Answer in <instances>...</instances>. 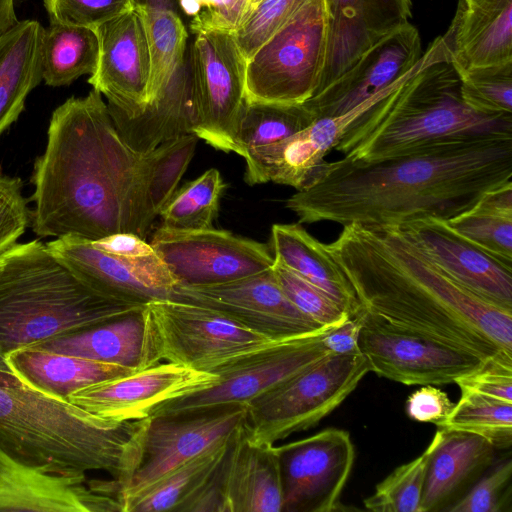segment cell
I'll use <instances>...</instances> for the list:
<instances>
[{"mask_svg": "<svg viewBox=\"0 0 512 512\" xmlns=\"http://www.w3.org/2000/svg\"><path fill=\"white\" fill-rule=\"evenodd\" d=\"M512 180V133L435 140L377 161L326 162L286 200L299 223L400 225L450 219Z\"/></svg>", "mask_w": 512, "mask_h": 512, "instance_id": "1", "label": "cell"}, {"mask_svg": "<svg viewBox=\"0 0 512 512\" xmlns=\"http://www.w3.org/2000/svg\"><path fill=\"white\" fill-rule=\"evenodd\" d=\"M327 246L363 310L489 360L512 358V311L445 274L398 225L350 223Z\"/></svg>", "mask_w": 512, "mask_h": 512, "instance_id": "2", "label": "cell"}, {"mask_svg": "<svg viewBox=\"0 0 512 512\" xmlns=\"http://www.w3.org/2000/svg\"><path fill=\"white\" fill-rule=\"evenodd\" d=\"M142 169L143 155L122 139L100 92L67 99L53 111L34 163V233L90 241L119 232L140 237Z\"/></svg>", "mask_w": 512, "mask_h": 512, "instance_id": "3", "label": "cell"}, {"mask_svg": "<svg viewBox=\"0 0 512 512\" xmlns=\"http://www.w3.org/2000/svg\"><path fill=\"white\" fill-rule=\"evenodd\" d=\"M145 424L101 418L25 384L0 387V445L49 473L103 470L118 488L135 468Z\"/></svg>", "mask_w": 512, "mask_h": 512, "instance_id": "4", "label": "cell"}, {"mask_svg": "<svg viewBox=\"0 0 512 512\" xmlns=\"http://www.w3.org/2000/svg\"><path fill=\"white\" fill-rule=\"evenodd\" d=\"M503 132L512 133V115L484 114L464 103L459 73L439 36L419 69L360 116L334 149L351 160L377 161L443 138Z\"/></svg>", "mask_w": 512, "mask_h": 512, "instance_id": "5", "label": "cell"}, {"mask_svg": "<svg viewBox=\"0 0 512 512\" xmlns=\"http://www.w3.org/2000/svg\"><path fill=\"white\" fill-rule=\"evenodd\" d=\"M0 354L83 330L144 306L92 290L38 240L1 255Z\"/></svg>", "mask_w": 512, "mask_h": 512, "instance_id": "6", "label": "cell"}, {"mask_svg": "<svg viewBox=\"0 0 512 512\" xmlns=\"http://www.w3.org/2000/svg\"><path fill=\"white\" fill-rule=\"evenodd\" d=\"M142 369L162 360L214 373L273 341L205 306L172 299L154 300L143 309Z\"/></svg>", "mask_w": 512, "mask_h": 512, "instance_id": "7", "label": "cell"}, {"mask_svg": "<svg viewBox=\"0 0 512 512\" xmlns=\"http://www.w3.org/2000/svg\"><path fill=\"white\" fill-rule=\"evenodd\" d=\"M370 372L361 353L328 354L246 403L244 428L254 443L273 444L335 410Z\"/></svg>", "mask_w": 512, "mask_h": 512, "instance_id": "8", "label": "cell"}, {"mask_svg": "<svg viewBox=\"0 0 512 512\" xmlns=\"http://www.w3.org/2000/svg\"><path fill=\"white\" fill-rule=\"evenodd\" d=\"M325 53V0H309L246 60L245 101L306 102L318 88Z\"/></svg>", "mask_w": 512, "mask_h": 512, "instance_id": "9", "label": "cell"}, {"mask_svg": "<svg viewBox=\"0 0 512 512\" xmlns=\"http://www.w3.org/2000/svg\"><path fill=\"white\" fill-rule=\"evenodd\" d=\"M246 403H230L146 418L135 468L117 489L123 505L164 476L229 438L244 423Z\"/></svg>", "mask_w": 512, "mask_h": 512, "instance_id": "10", "label": "cell"}, {"mask_svg": "<svg viewBox=\"0 0 512 512\" xmlns=\"http://www.w3.org/2000/svg\"><path fill=\"white\" fill-rule=\"evenodd\" d=\"M358 346L370 371L404 385H444L475 372L489 359L361 312Z\"/></svg>", "mask_w": 512, "mask_h": 512, "instance_id": "11", "label": "cell"}, {"mask_svg": "<svg viewBox=\"0 0 512 512\" xmlns=\"http://www.w3.org/2000/svg\"><path fill=\"white\" fill-rule=\"evenodd\" d=\"M187 56L197 112L194 133L217 150L235 152L246 60L234 35L218 30L195 33Z\"/></svg>", "mask_w": 512, "mask_h": 512, "instance_id": "12", "label": "cell"}, {"mask_svg": "<svg viewBox=\"0 0 512 512\" xmlns=\"http://www.w3.org/2000/svg\"><path fill=\"white\" fill-rule=\"evenodd\" d=\"M150 244L176 286L224 284L274 265L273 255L265 244L215 228L174 231L159 227Z\"/></svg>", "mask_w": 512, "mask_h": 512, "instance_id": "13", "label": "cell"}, {"mask_svg": "<svg viewBox=\"0 0 512 512\" xmlns=\"http://www.w3.org/2000/svg\"><path fill=\"white\" fill-rule=\"evenodd\" d=\"M282 505L276 446L252 442L243 423L209 479L180 512H282Z\"/></svg>", "mask_w": 512, "mask_h": 512, "instance_id": "14", "label": "cell"}, {"mask_svg": "<svg viewBox=\"0 0 512 512\" xmlns=\"http://www.w3.org/2000/svg\"><path fill=\"white\" fill-rule=\"evenodd\" d=\"M170 299L213 309L273 341L321 333L324 327L299 311L266 271L210 286H175Z\"/></svg>", "mask_w": 512, "mask_h": 512, "instance_id": "15", "label": "cell"}, {"mask_svg": "<svg viewBox=\"0 0 512 512\" xmlns=\"http://www.w3.org/2000/svg\"><path fill=\"white\" fill-rule=\"evenodd\" d=\"M282 485V512H331L350 476L355 450L350 434L327 428L276 446Z\"/></svg>", "mask_w": 512, "mask_h": 512, "instance_id": "16", "label": "cell"}, {"mask_svg": "<svg viewBox=\"0 0 512 512\" xmlns=\"http://www.w3.org/2000/svg\"><path fill=\"white\" fill-rule=\"evenodd\" d=\"M325 331L274 342L234 360L214 372L219 376L214 385L161 404L152 415L247 403L330 354L321 342Z\"/></svg>", "mask_w": 512, "mask_h": 512, "instance_id": "17", "label": "cell"}, {"mask_svg": "<svg viewBox=\"0 0 512 512\" xmlns=\"http://www.w3.org/2000/svg\"><path fill=\"white\" fill-rule=\"evenodd\" d=\"M218 380L215 373L160 362L81 388L66 400L101 418L135 421L150 417L161 404L207 389Z\"/></svg>", "mask_w": 512, "mask_h": 512, "instance_id": "18", "label": "cell"}, {"mask_svg": "<svg viewBox=\"0 0 512 512\" xmlns=\"http://www.w3.org/2000/svg\"><path fill=\"white\" fill-rule=\"evenodd\" d=\"M417 64L394 83L377 92L348 112L317 118L312 124L287 139L254 149L245 156V181L249 185L274 182L300 190L325 161V155L339 142L347 129L377 102L392 93L423 64Z\"/></svg>", "mask_w": 512, "mask_h": 512, "instance_id": "19", "label": "cell"}, {"mask_svg": "<svg viewBox=\"0 0 512 512\" xmlns=\"http://www.w3.org/2000/svg\"><path fill=\"white\" fill-rule=\"evenodd\" d=\"M49 251L82 282L111 300L144 306L170 299L176 281L155 253L138 259H122L96 248L90 240L75 236L46 243Z\"/></svg>", "mask_w": 512, "mask_h": 512, "instance_id": "20", "label": "cell"}, {"mask_svg": "<svg viewBox=\"0 0 512 512\" xmlns=\"http://www.w3.org/2000/svg\"><path fill=\"white\" fill-rule=\"evenodd\" d=\"M99 58L88 83L108 100V109L125 118L148 105L151 61L144 25L133 8L96 28Z\"/></svg>", "mask_w": 512, "mask_h": 512, "instance_id": "21", "label": "cell"}, {"mask_svg": "<svg viewBox=\"0 0 512 512\" xmlns=\"http://www.w3.org/2000/svg\"><path fill=\"white\" fill-rule=\"evenodd\" d=\"M445 274L487 300L512 311V267L453 230L445 219L422 217L398 225Z\"/></svg>", "mask_w": 512, "mask_h": 512, "instance_id": "22", "label": "cell"}, {"mask_svg": "<svg viewBox=\"0 0 512 512\" xmlns=\"http://www.w3.org/2000/svg\"><path fill=\"white\" fill-rule=\"evenodd\" d=\"M422 54L419 32L408 22L365 51L304 104L316 119L344 114L404 76Z\"/></svg>", "mask_w": 512, "mask_h": 512, "instance_id": "23", "label": "cell"}, {"mask_svg": "<svg viewBox=\"0 0 512 512\" xmlns=\"http://www.w3.org/2000/svg\"><path fill=\"white\" fill-rule=\"evenodd\" d=\"M411 0H325L326 53L314 94L385 36L408 23Z\"/></svg>", "mask_w": 512, "mask_h": 512, "instance_id": "24", "label": "cell"}, {"mask_svg": "<svg viewBox=\"0 0 512 512\" xmlns=\"http://www.w3.org/2000/svg\"><path fill=\"white\" fill-rule=\"evenodd\" d=\"M122 512L117 498L86 484V475H61L28 465L0 445V512Z\"/></svg>", "mask_w": 512, "mask_h": 512, "instance_id": "25", "label": "cell"}, {"mask_svg": "<svg viewBox=\"0 0 512 512\" xmlns=\"http://www.w3.org/2000/svg\"><path fill=\"white\" fill-rule=\"evenodd\" d=\"M428 456L420 512L447 511L494 461V446L483 437L438 427Z\"/></svg>", "mask_w": 512, "mask_h": 512, "instance_id": "26", "label": "cell"}, {"mask_svg": "<svg viewBox=\"0 0 512 512\" xmlns=\"http://www.w3.org/2000/svg\"><path fill=\"white\" fill-rule=\"evenodd\" d=\"M458 73L512 61V0H459L441 35Z\"/></svg>", "mask_w": 512, "mask_h": 512, "instance_id": "27", "label": "cell"}, {"mask_svg": "<svg viewBox=\"0 0 512 512\" xmlns=\"http://www.w3.org/2000/svg\"><path fill=\"white\" fill-rule=\"evenodd\" d=\"M270 251L274 262L292 270L331 297L350 317L363 308L333 259L327 244L314 238L301 223L274 224Z\"/></svg>", "mask_w": 512, "mask_h": 512, "instance_id": "28", "label": "cell"}, {"mask_svg": "<svg viewBox=\"0 0 512 512\" xmlns=\"http://www.w3.org/2000/svg\"><path fill=\"white\" fill-rule=\"evenodd\" d=\"M43 26L18 21L0 34V135L24 109L27 96L42 79Z\"/></svg>", "mask_w": 512, "mask_h": 512, "instance_id": "29", "label": "cell"}, {"mask_svg": "<svg viewBox=\"0 0 512 512\" xmlns=\"http://www.w3.org/2000/svg\"><path fill=\"white\" fill-rule=\"evenodd\" d=\"M143 309L30 348L140 370L145 329Z\"/></svg>", "mask_w": 512, "mask_h": 512, "instance_id": "30", "label": "cell"}, {"mask_svg": "<svg viewBox=\"0 0 512 512\" xmlns=\"http://www.w3.org/2000/svg\"><path fill=\"white\" fill-rule=\"evenodd\" d=\"M6 358L25 385L62 399L91 384L137 371L30 347L15 350Z\"/></svg>", "mask_w": 512, "mask_h": 512, "instance_id": "31", "label": "cell"}, {"mask_svg": "<svg viewBox=\"0 0 512 512\" xmlns=\"http://www.w3.org/2000/svg\"><path fill=\"white\" fill-rule=\"evenodd\" d=\"M195 133L165 141L143 155L140 237L145 239L155 218L177 189L198 143Z\"/></svg>", "mask_w": 512, "mask_h": 512, "instance_id": "32", "label": "cell"}, {"mask_svg": "<svg viewBox=\"0 0 512 512\" xmlns=\"http://www.w3.org/2000/svg\"><path fill=\"white\" fill-rule=\"evenodd\" d=\"M98 58L96 29L57 22L44 28L41 64L46 85L67 86L83 75H92Z\"/></svg>", "mask_w": 512, "mask_h": 512, "instance_id": "33", "label": "cell"}, {"mask_svg": "<svg viewBox=\"0 0 512 512\" xmlns=\"http://www.w3.org/2000/svg\"><path fill=\"white\" fill-rule=\"evenodd\" d=\"M148 42L151 74L148 105L165 91L174 74L184 62L188 30L182 15L164 6L135 4Z\"/></svg>", "mask_w": 512, "mask_h": 512, "instance_id": "34", "label": "cell"}, {"mask_svg": "<svg viewBox=\"0 0 512 512\" xmlns=\"http://www.w3.org/2000/svg\"><path fill=\"white\" fill-rule=\"evenodd\" d=\"M233 435L183 463L142 494L126 502L122 512H179L209 479L225 455Z\"/></svg>", "mask_w": 512, "mask_h": 512, "instance_id": "35", "label": "cell"}, {"mask_svg": "<svg viewBox=\"0 0 512 512\" xmlns=\"http://www.w3.org/2000/svg\"><path fill=\"white\" fill-rule=\"evenodd\" d=\"M315 120L304 103L245 101L238 121L235 153L244 158L254 149L287 139Z\"/></svg>", "mask_w": 512, "mask_h": 512, "instance_id": "36", "label": "cell"}, {"mask_svg": "<svg viewBox=\"0 0 512 512\" xmlns=\"http://www.w3.org/2000/svg\"><path fill=\"white\" fill-rule=\"evenodd\" d=\"M226 185L220 172L211 168L176 189L160 211L162 228L200 231L213 228Z\"/></svg>", "mask_w": 512, "mask_h": 512, "instance_id": "37", "label": "cell"}, {"mask_svg": "<svg viewBox=\"0 0 512 512\" xmlns=\"http://www.w3.org/2000/svg\"><path fill=\"white\" fill-rule=\"evenodd\" d=\"M438 427L479 435L495 449L512 444V402L461 391L459 401Z\"/></svg>", "mask_w": 512, "mask_h": 512, "instance_id": "38", "label": "cell"}, {"mask_svg": "<svg viewBox=\"0 0 512 512\" xmlns=\"http://www.w3.org/2000/svg\"><path fill=\"white\" fill-rule=\"evenodd\" d=\"M459 76L461 97L471 109L512 115V61L471 68Z\"/></svg>", "mask_w": 512, "mask_h": 512, "instance_id": "39", "label": "cell"}, {"mask_svg": "<svg viewBox=\"0 0 512 512\" xmlns=\"http://www.w3.org/2000/svg\"><path fill=\"white\" fill-rule=\"evenodd\" d=\"M446 221L469 242L512 267V215L473 205Z\"/></svg>", "mask_w": 512, "mask_h": 512, "instance_id": "40", "label": "cell"}, {"mask_svg": "<svg viewBox=\"0 0 512 512\" xmlns=\"http://www.w3.org/2000/svg\"><path fill=\"white\" fill-rule=\"evenodd\" d=\"M427 450L397 467L364 499L367 510L375 512H420Z\"/></svg>", "mask_w": 512, "mask_h": 512, "instance_id": "41", "label": "cell"}, {"mask_svg": "<svg viewBox=\"0 0 512 512\" xmlns=\"http://www.w3.org/2000/svg\"><path fill=\"white\" fill-rule=\"evenodd\" d=\"M309 0H261L233 33L245 60L284 26Z\"/></svg>", "mask_w": 512, "mask_h": 512, "instance_id": "42", "label": "cell"}, {"mask_svg": "<svg viewBox=\"0 0 512 512\" xmlns=\"http://www.w3.org/2000/svg\"><path fill=\"white\" fill-rule=\"evenodd\" d=\"M273 272L292 304L316 323L324 327H332L350 317L325 292L292 270L274 262Z\"/></svg>", "mask_w": 512, "mask_h": 512, "instance_id": "43", "label": "cell"}, {"mask_svg": "<svg viewBox=\"0 0 512 512\" xmlns=\"http://www.w3.org/2000/svg\"><path fill=\"white\" fill-rule=\"evenodd\" d=\"M512 460L498 463L482 475L447 512H501L510 499Z\"/></svg>", "mask_w": 512, "mask_h": 512, "instance_id": "44", "label": "cell"}, {"mask_svg": "<svg viewBox=\"0 0 512 512\" xmlns=\"http://www.w3.org/2000/svg\"><path fill=\"white\" fill-rule=\"evenodd\" d=\"M50 22L85 26L100 25L134 8L133 0H44Z\"/></svg>", "mask_w": 512, "mask_h": 512, "instance_id": "45", "label": "cell"}, {"mask_svg": "<svg viewBox=\"0 0 512 512\" xmlns=\"http://www.w3.org/2000/svg\"><path fill=\"white\" fill-rule=\"evenodd\" d=\"M30 220L20 179L0 174V256L17 243Z\"/></svg>", "mask_w": 512, "mask_h": 512, "instance_id": "46", "label": "cell"}, {"mask_svg": "<svg viewBox=\"0 0 512 512\" xmlns=\"http://www.w3.org/2000/svg\"><path fill=\"white\" fill-rule=\"evenodd\" d=\"M454 383L461 391L512 402V358L488 360L483 367Z\"/></svg>", "mask_w": 512, "mask_h": 512, "instance_id": "47", "label": "cell"}, {"mask_svg": "<svg viewBox=\"0 0 512 512\" xmlns=\"http://www.w3.org/2000/svg\"><path fill=\"white\" fill-rule=\"evenodd\" d=\"M453 405L444 391L433 385H423L408 397L405 408L409 418L436 424L449 414Z\"/></svg>", "mask_w": 512, "mask_h": 512, "instance_id": "48", "label": "cell"}, {"mask_svg": "<svg viewBox=\"0 0 512 512\" xmlns=\"http://www.w3.org/2000/svg\"><path fill=\"white\" fill-rule=\"evenodd\" d=\"M91 242L96 248L127 260L148 257L155 254L150 243H147L145 239L129 232L114 233Z\"/></svg>", "mask_w": 512, "mask_h": 512, "instance_id": "49", "label": "cell"}, {"mask_svg": "<svg viewBox=\"0 0 512 512\" xmlns=\"http://www.w3.org/2000/svg\"><path fill=\"white\" fill-rule=\"evenodd\" d=\"M360 314L355 317H349L336 326L329 327L322 334L321 342L328 353H361L358 346L359 333L362 325Z\"/></svg>", "mask_w": 512, "mask_h": 512, "instance_id": "50", "label": "cell"}, {"mask_svg": "<svg viewBox=\"0 0 512 512\" xmlns=\"http://www.w3.org/2000/svg\"><path fill=\"white\" fill-rule=\"evenodd\" d=\"M17 22L14 0H0V34L10 29Z\"/></svg>", "mask_w": 512, "mask_h": 512, "instance_id": "51", "label": "cell"}, {"mask_svg": "<svg viewBox=\"0 0 512 512\" xmlns=\"http://www.w3.org/2000/svg\"><path fill=\"white\" fill-rule=\"evenodd\" d=\"M24 383L10 366L6 357L0 354V387H17Z\"/></svg>", "mask_w": 512, "mask_h": 512, "instance_id": "52", "label": "cell"}, {"mask_svg": "<svg viewBox=\"0 0 512 512\" xmlns=\"http://www.w3.org/2000/svg\"><path fill=\"white\" fill-rule=\"evenodd\" d=\"M179 6L183 16L191 20L206 7V0H179Z\"/></svg>", "mask_w": 512, "mask_h": 512, "instance_id": "53", "label": "cell"}, {"mask_svg": "<svg viewBox=\"0 0 512 512\" xmlns=\"http://www.w3.org/2000/svg\"><path fill=\"white\" fill-rule=\"evenodd\" d=\"M250 3H251V6L257 4L258 2H260L261 0H249Z\"/></svg>", "mask_w": 512, "mask_h": 512, "instance_id": "54", "label": "cell"}, {"mask_svg": "<svg viewBox=\"0 0 512 512\" xmlns=\"http://www.w3.org/2000/svg\"><path fill=\"white\" fill-rule=\"evenodd\" d=\"M1 261H2V260H1V256H0V265H1Z\"/></svg>", "mask_w": 512, "mask_h": 512, "instance_id": "55", "label": "cell"}]
</instances>
